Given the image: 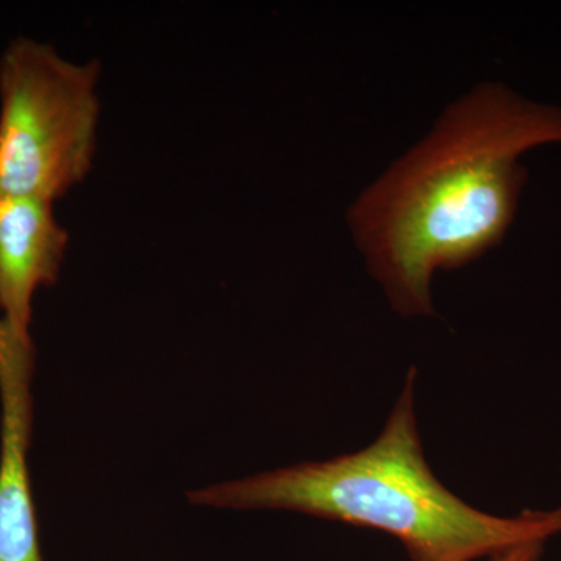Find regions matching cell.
I'll return each mask as SVG.
<instances>
[{
    "mask_svg": "<svg viewBox=\"0 0 561 561\" xmlns=\"http://www.w3.org/2000/svg\"><path fill=\"white\" fill-rule=\"evenodd\" d=\"M549 144H561L560 106L481 83L357 198L351 231L398 312L432 316L434 273L500 245L526 186L519 158Z\"/></svg>",
    "mask_w": 561,
    "mask_h": 561,
    "instance_id": "1",
    "label": "cell"
},
{
    "mask_svg": "<svg viewBox=\"0 0 561 561\" xmlns=\"http://www.w3.org/2000/svg\"><path fill=\"white\" fill-rule=\"evenodd\" d=\"M33 341H22V339L16 337L13 332L10 331V328L7 327L5 321H3L2 316H0V356L9 353L11 348L20 345V343H28Z\"/></svg>",
    "mask_w": 561,
    "mask_h": 561,
    "instance_id": "7",
    "label": "cell"
},
{
    "mask_svg": "<svg viewBox=\"0 0 561 561\" xmlns=\"http://www.w3.org/2000/svg\"><path fill=\"white\" fill-rule=\"evenodd\" d=\"M101 62L20 36L0 57V194L55 203L98 150Z\"/></svg>",
    "mask_w": 561,
    "mask_h": 561,
    "instance_id": "3",
    "label": "cell"
},
{
    "mask_svg": "<svg viewBox=\"0 0 561 561\" xmlns=\"http://www.w3.org/2000/svg\"><path fill=\"white\" fill-rule=\"evenodd\" d=\"M415 368L379 437L324 461L260 472L190 491L201 507L289 511L389 534L411 561L493 559L561 534V507L504 518L478 511L432 472L415 416Z\"/></svg>",
    "mask_w": 561,
    "mask_h": 561,
    "instance_id": "2",
    "label": "cell"
},
{
    "mask_svg": "<svg viewBox=\"0 0 561 561\" xmlns=\"http://www.w3.org/2000/svg\"><path fill=\"white\" fill-rule=\"evenodd\" d=\"M68 242L54 203L0 194V316L22 341H32L33 297L57 283Z\"/></svg>",
    "mask_w": 561,
    "mask_h": 561,
    "instance_id": "5",
    "label": "cell"
},
{
    "mask_svg": "<svg viewBox=\"0 0 561 561\" xmlns=\"http://www.w3.org/2000/svg\"><path fill=\"white\" fill-rule=\"evenodd\" d=\"M546 542H529V545L518 546L501 553V556L493 557L489 561H540L542 552H545Z\"/></svg>",
    "mask_w": 561,
    "mask_h": 561,
    "instance_id": "6",
    "label": "cell"
},
{
    "mask_svg": "<svg viewBox=\"0 0 561 561\" xmlns=\"http://www.w3.org/2000/svg\"><path fill=\"white\" fill-rule=\"evenodd\" d=\"M33 371L35 345L0 357V561H43L27 457Z\"/></svg>",
    "mask_w": 561,
    "mask_h": 561,
    "instance_id": "4",
    "label": "cell"
}]
</instances>
